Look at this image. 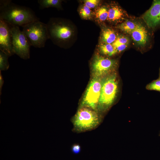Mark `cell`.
Instances as JSON below:
<instances>
[{
	"mask_svg": "<svg viewBox=\"0 0 160 160\" xmlns=\"http://www.w3.org/2000/svg\"><path fill=\"white\" fill-rule=\"evenodd\" d=\"M130 34L134 41L140 45H145L148 41L147 31L144 26L140 24H139Z\"/></svg>",
	"mask_w": 160,
	"mask_h": 160,
	"instance_id": "8fae6325",
	"label": "cell"
},
{
	"mask_svg": "<svg viewBox=\"0 0 160 160\" xmlns=\"http://www.w3.org/2000/svg\"><path fill=\"white\" fill-rule=\"evenodd\" d=\"M73 131L81 133L94 129L101 122L96 111L89 108H80L72 120Z\"/></svg>",
	"mask_w": 160,
	"mask_h": 160,
	"instance_id": "7a4b0ae2",
	"label": "cell"
},
{
	"mask_svg": "<svg viewBox=\"0 0 160 160\" xmlns=\"http://www.w3.org/2000/svg\"><path fill=\"white\" fill-rule=\"evenodd\" d=\"M10 28V25L0 19V51L9 57L15 54Z\"/></svg>",
	"mask_w": 160,
	"mask_h": 160,
	"instance_id": "9c48e42d",
	"label": "cell"
},
{
	"mask_svg": "<svg viewBox=\"0 0 160 160\" xmlns=\"http://www.w3.org/2000/svg\"><path fill=\"white\" fill-rule=\"evenodd\" d=\"M79 13L81 17L84 19H90L91 17L90 9L84 5L80 8Z\"/></svg>",
	"mask_w": 160,
	"mask_h": 160,
	"instance_id": "d6986e66",
	"label": "cell"
},
{
	"mask_svg": "<svg viewBox=\"0 0 160 160\" xmlns=\"http://www.w3.org/2000/svg\"><path fill=\"white\" fill-rule=\"evenodd\" d=\"M159 135L160 136V134H159Z\"/></svg>",
	"mask_w": 160,
	"mask_h": 160,
	"instance_id": "4316f807",
	"label": "cell"
},
{
	"mask_svg": "<svg viewBox=\"0 0 160 160\" xmlns=\"http://www.w3.org/2000/svg\"><path fill=\"white\" fill-rule=\"evenodd\" d=\"M11 26V32L13 50L15 54L21 58L27 60L30 57L31 45L26 36L19 27Z\"/></svg>",
	"mask_w": 160,
	"mask_h": 160,
	"instance_id": "8992f818",
	"label": "cell"
},
{
	"mask_svg": "<svg viewBox=\"0 0 160 160\" xmlns=\"http://www.w3.org/2000/svg\"><path fill=\"white\" fill-rule=\"evenodd\" d=\"M71 151L73 153L78 154L81 151V147L79 144H74L71 147Z\"/></svg>",
	"mask_w": 160,
	"mask_h": 160,
	"instance_id": "603a6c76",
	"label": "cell"
},
{
	"mask_svg": "<svg viewBox=\"0 0 160 160\" xmlns=\"http://www.w3.org/2000/svg\"><path fill=\"white\" fill-rule=\"evenodd\" d=\"M9 57L6 54L0 51V71L7 70L9 68Z\"/></svg>",
	"mask_w": 160,
	"mask_h": 160,
	"instance_id": "ac0fdd59",
	"label": "cell"
},
{
	"mask_svg": "<svg viewBox=\"0 0 160 160\" xmlns=\"http://www.w3.org/2000/svg\"><path fill=\"white\" fill-rule=\"evenodd\" d=\"M147 89L149 90H155L160 92V77L148 84Z\"/></svg>",
	"mask_w": 160,
	"mask_h": 160,
	"instance_id": "ffe728a7",
	"label": "cell"
},
{
	"mask_svg": "<svg viewBox=\"0 0 160 160\" xmlns=\"http://www.w3.org/2000/svg\"><path fill=\"white\" fill-rule=\"evenodd\" d=\"M143 18L148 27L154 28L160 25V0L153 1Z\"/></svg>",
	"mask_w": 160,
	"mask_h": 160,
	"instance_id": "30bf717a",
	"label": "cell"
},
{
	"mask_svg": "<svg viewBox=\"0 0 160 160\" xmlns=\"http://www.w3.org/2000/svg\"></svg>",
	"mask_w": 160,
	"mask_h": 160,
	"instance_id": "484cf974",
	"label": "cell"
},
{
	"mask_svg": "<svg viewBox=\"0 0 160 160\" xmlns=\"http://www.w3.org/2000/svg\"><path fill=\"white\" fill-rule=\"evenodd\" d=\"M138 24L130 20H127L119 24L117 27L124 32L131 34Z\"/></svg>",
	"mask_w": 160,
	"mask_h": 160,
	"instance_id": "5bb4252c",
	"label": "cell"
},
{
	"mask_svg": "<svg viewBox=\"0 0 160 160\" xmlns=\"http://www.w3.org/2000/svg\"><path fill=\"white\" fill-rule=\"evenodd\" d=\"M62 1L60 0H38V2L41 9L50 7H55L58 8L61 7Z\"/></svg>",
	"mask_w": 160,
	"mask_h": 160,
	"instance_id": "9a60e30c",
	"label": "cell"
},
{
	"mask_svg": "<svg viewBox=\"0 0 160 160\" xmlns=\"http://www.w3.org/2000/svg\"><path fill=\"white\" fill-rule=\"evenodd\" d=\"M129 42V39L127 37L124 36H117L116 40L112 44L115 47L121 44H128Z\"/></svg>",
	"mask_w": 160,
	"mask_h": 160,
	"instance_id": "44dd1931",
	"label": "cell"
},
{
	"mask_svg": "<svg viewBox=\"0 0 160 160\" xmlns=\"http://www.w3.org/2000/svg\"><path fill=\"white\" fill-rule=\"evenodd\" d=\"M4 80L3 79L2 76L1 74V71H0V95L1 94V90L2 86L4 84Z\"/></svg>",
	"mask_w": 160,
	"mask_h": 160,
	"instance_id": "d4e9b609",
	"label": "cell"
},
{
	"mask_svg": "<svg viewBox=\"0 0 160 160\" xmlns=\"http://www.w3.org/2000/svg\"><path fill=\"white\" fill-rule=\"evenodd\" d=\"M107 20L113 22H120L124 19L125 13L119 6L114 5L111 6L108 9Z\"/></svg>",
	"mask_w": 160,
	"mask_h": 160,
	"instance_id": "7c38bea8",
	"label": "cell"
},
{
	"mask_svg": "<svg viewBox=\"0 0 160 160\" xmlns=\"http://www.w3.org/2000/svg\"><path fill=\"white\" fill-rule=\"evenodd\" d=\"M118 90V84L115 74L108 76L103 80L97 112H103L108 109L115 99Z\"/></svg>",
	"mask_w": 160,
	"mask_h": 160,
	"instance_id": "277c9868",
	"label": "cell"
},
{
	"mask_svg": "<svg viewBox=\"0 0 160 160\" xmlns=\"http://www.w3.org/2000/svg\"><path fill=\"white\" fill-rule=\"evenodd\" d=\"M47 25L49 39L58 44H64L72 35L71 28L62 20L51 19Z\"/></svg>",
	"mask_w": 160,
	"mask_h": 160,
	"instance_id": "5b68a950",
	"label": "cell"
},
{
	"mask_svg": "<svg viewBox=\"0 0 160 160\" xmlns=\"http://www.w3.org/2000/svg\"><path fill=\"white\" fill-rule=\"evenodd\" d=\"M95 16L98 20L103 22L107 20L108 16V9L104 6L97 8L95 11Z\"/></svg>",
	"mask_w": 160,
	"mask_h": 160,
	"instance_id": "e0dca14e",
	"label": "cell"
},
{
	"mask_svg": "<svg viewBox=\"0 0 160 160\" xmlns=\"http://www.w3.org/2000/svg\"><path fill=\"white\" fill-rule=\"evenodd\" d=\"M103 80L94 77L90 83L80 104V108L87 107L97 112Z\"/></svg>",
	"mask_w": 160,
	"mask_h": 160,
	"instance_id": "52a82bcc",
	"label": "cell"
},
{
	"mask_svg": "<svg viewBox=\"0 0 160 160\" xmlns=\"http://www.w3.org/2000/svg\"><path fill=\"white\" fill-rule=\"evenodd\" d=\"M117 36L115 31L110 28H105L102 30L101 39L103 43L112 44Z\"/></svg>",
	"mask_w": 160,
	"mask_h": 160,
	"instance_id": "4fadbf2b",
	"label": "cell"
},
{
	"mask_svg": "<svg viewBox=\"0 0 160 160\" xmlns=\"http://www.w3.org/2000/svg\"><path fill=\"white\" fill-rule=\"evenodd\" d=\"M23 27V31L31 46L36 48L45 46L49 37L47 24L39 21H34L26 24Z\"/></svg>",
	"mask_w": 160,
	"mask_h": 160,
	"instance_id": "3957f363",
	"label": "cell"
},
{
	"mask_svg": "<svg viewBox=\"0 0 160 160\" xmlns=\"http://www.w3.org/2000/svg\"><path fill=\"white\" fill-rule=\"evenodd\" d=\"M0 19L10 25L18 27L39 20L31 9L9 0L0 1Z\"/></svg>",
	"mask_w": 160,
	"mask_h": 160,
	"instance_id": "6da1fadb",
	"label": "cell"
},
{
	"mask_svg": "<svg viewBox=\"0 0 160 160\" xmlns=\"http://www.w3.org/2000/svg\"><path fill=\"white\" fill-rule=\"evenodd\" d=\"M127 45L126 44H121L116 46L115 48L117 52H120L124 50L127 47Z\"/></svg>",
	"mask_w": 160,
	"mask_h": 160,
	"instance_id": "cb8c5ba5",
	"label": "cell"
},
{
	"mask_svg": "<svg viewBox=\"0 0 160 160\" xmlns=\"http://www.w3.org/2000/svg\"><path fill=\"white\" fill-rule=\"evenodd\" d=\"M99 49L102 54L108 56H112L117 53L116 48L112 44L103 43L100 45Z\"/></svg>",
	"mask_w": 160,
	"mask_h": 160,
	"instance_id": "2e32d148",
	"label": "cell"
},
{
	"mask_svg": "<svg viewBox=\"0 0 160 160\" xmlns=\"http://www.w3.org/2000/svg\"><path fill=\"white\" fill-rule=\"evenodd\" d=\"M99 2L98 0H86L84 1V5L90 9L94 8L98 5Z\"/></svg>",
	"mask_w": 160,
	"mask_h": 160,
	"instance_id": "7402d4cb",
	"label": "cell"
},
{
	"mask_svg": "<svg viewBox=\"0 0 160 160\" xmlns=\"http://www.w3.org/2000/svg\"><path fill=\"white\" fill-rule=\"evenodd\" d=\"M117 65L114 60L96 55L92 64V70L94 77L100 78L114 70Z\"/></svg>",
	"mask_w": 160,
	"mask_h": 160,
	"instance_id": "ba28073f",
	"label": "cell"
}]
</instances>
